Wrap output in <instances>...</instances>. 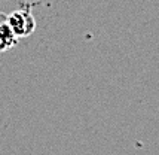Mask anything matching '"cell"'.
Masks as SVG:
<instances>
[{"label":"cell","instance_id":"obj_2","mask_svg":"<svg viewBox=\"0 0 159 155\" xmlns=\"http://www.w3.org/2000/svg\"><path fill=\"white\" fill-rule=\"evenodd\" d=\"M18 43V37L7 22V16L0 14V52L9 51Z\"/></svg>","mask_w":159,"mask_h":155},{"label":"cell","instance_id":"obj_1","mask_svg":"<svg viewBox=\"0 0 159 155\" xmlns=\"http://www.w3.org/2000/svg\"><path fill=\"white\" fill-rule=\"evenodd\" d=\"M7 22L16 37H27L36 28L34 16L28 11H15L7 16Z\"/></svg>","mask_w":159,"mask_h":155}]
</instances>
